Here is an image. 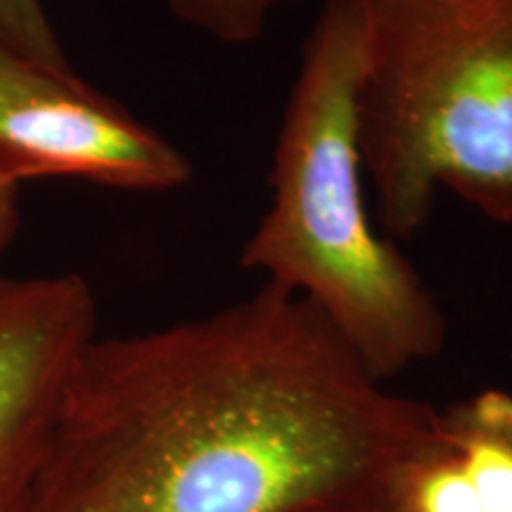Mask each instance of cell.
<instances>
[{
    "label": "cell",
    "mask_w": 512,
    "mask_h": 512,
    "mask_svg": "<svg viewBox=\"0 0 512 512\" xmlns=\"http://www.w3.org/2000/svg\"><path fill=\"white\" fill-rule=\"evenodd\" d=\"M22 226V214H19V188L17 185L0 183V261L8 252L15 235Z\"/></svg>",
    "instance_id": "10"
},
{
    "label": "cell",
    "mask_w": 512,
    "mask_h": 512,
    "mask_svg": "<svg viewBox=\"0 0 512 512\" xmlns=\"http://www.w3.org/2000/svg\"><path fill=\"white\" fill-rule=\"evenodd\" d=\"M0 43L53 69H74L41 0H0Z\"/></svg>",
    "instance_id": "8"
},
{
    "label": "cell",
    "mask_w": 512,
    "mask_h": 512,
    "mask_svg": "<svg viewBox=\"0 0 512 512\" xmlns=\"http://www.w3.org/2000/svg\"><path fill=\"white\" fill-rule=\"evenodd\" d=\"M358 3V152L377 219L413 235L446 188L512 226V0Z\"/></svg>",
    "instance_id": "3"
},
{
    "label": "cell",
    "mask_w": 512,
    "mask_h": 512,
    "mask_svg": "<svg viewBox=\"0 0 512 512\" xmlns=\"http://www.w3.org/2000/svg\"><path fill=\"white\" fill-rule=\"evenodd\" d=\"M174 17L228 46L261 36L268 19L287 0H164Z\"/></svg>",
    "instance_id": "7"
},
{
    "label": "cell",
    "mask_w": 512,
    "mask_h": 512,
    "mask_svg": "<svg viewBox=\"0 0 512 512\" xmlns=\"http://www.w3.org/2000/svg\"><path fill=\"white\" fill-rule=\"evenodd\" d=\"M366 19L328 0L306 38L271 166V204L240 264L309 299L387 382L444 351L446 316L411 261L370 221L358 152Z\"/></svg>",
    "instance_id": "2"
},
{
    "label": "cell",
    "mask_w": 512,
    "mask_h": 512,
    "mask_svg": "<svg viewBox=\"0 0 512 512\" xmlns=\"http://www.w3.org/2000/svg\"><path fill=\"white\" fill-rule=\"evenodd\" d=\"M98 337L81 275H0V512H27L64 392Z\"/></svg>",
    "instance_id": "5"
},
{
    "label": "cell",
    "mask_w": 512,
    "mask_h": 512,
    "mask_svg": "<svg viewBox=\"0 0 512 512\" xmlns=\"http://www.w3.org/2000/svg\"><path fill=\"white\" fill-rule=\"evenodd\" d=\"M53 176L169 192L190 183L192 164L74 69H53L0 43V183L19 188Z\"/></svg>",
    "instance_id": "4"
},
{
    "label": "cell",
    "mask_w": 512,
    "mask_h": 512,
    "mask_svg": "<svg viewBox=\"0 0 512 512\" xmlns=\"http://www.w3.org/2000/svg\"><path fill=\"white\" fill-rule=\"evenodd\" d=\"M384 498L392 512H512V394L484 389L437 411Z\"/></svg>",
    "instance_id": "6"
},
{
    "label": "cell",
    "mask_w": 512,
    "mask_h": 512,
    "mask_svg": "<svg viewBox=\"0 0 512 512\" xmlns=\"http://www.w3.org/2000/svg\"><path fill=\"white\" fill-rule=\"evenodd\" d=\"M292 512H392L384 491H361V494H344L323 498V501L302 505Z\"/></svg>",
    "instance_id": "9"
},
{
    "label": "cell",
    "mask_w": 512,
    "mask_h": 512,
    "mask_svg": "<svg viewBox=\"0 0 512 512\" xmlns=\"http://www.w3.org/2000/svg\"><path fill=\"white\" fill-rule=\"evenodd\" d=\"M434 415L309 299L264 283L207 316L95 337L27 512H292L384 491Z\"/></svg>",
    "instance_id": "1"
}]
</instances>
